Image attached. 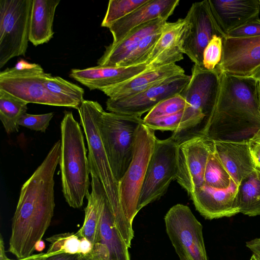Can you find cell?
<instances>
[{
  "mask_svg": "<svg viewBox=\"0 0 260 260\" xmlns=\"http://www.w3.org/2000/svg\"><path fill=\"white\" fill-rule=\"evenodd\" d=\"M149 0H110L101 26L108 28Z\"/></svg>",
  "mask_w": 260,
  "mask_h": 260,
  "instance_id": "cell-31",
  "label": "cell"
},
{
  "mask_svg": "<svg viewBox=\"0 0 260 260\" xmlns=\"http://www.w3.org/2000/svg\"><path fill=\"white\" fill-rule=\"evenodd\" d=\"M188 26L186 17L165 23L146 60V63L150 69L176 63L183 59L182 44Z\"/></svg>",
  "mask_w": 260,
  "mask_h": 260,
  "instance_id": "cell-17",
  "label": "cell"
},
{
  "mask_svg": "<svg viewBox=\"0 0 260 260\" xmlns=\"http://www.w3.org/2000/svg\"><path fill=\"white\" fill-rule=\"evenodd\" d=\"M250 260H260V256L253 253Z\"/></svg>",
  "mask_w": 260,
  "mask_h": 260,
  "instance_id": "cell-48",
  "label": "cell"
},
{
  "mask_svg": "<svg viewBox=\"0 0 260 260\" xmlns=\"http://www.w3.org/2000/svg\"><path fill=\"white\" fill-rule=\"evenodd\" d=\"M79 254L60 253L47 256L45 260H79Z\"/></svg>",
  "mask_w": 260,
  "mask_h": 260,
  "instance_id": "cell-41",
  "label": "cell"
},
{
  "mask_svg": "<svg viewBox=\"0 0 260 260\" xmlns=\"http://www.w3.org/2000/svg\"><path fill=\"white\" fill-rule=\"evenodd\" d=\"M240 213L249 216L260 215V169L256 168L238 186L236 196Z\"/></svg>",
  "mask_w": 260,
  "mask_h": 260,
  "instance_id": "cell-27",
  "label": "cell"
},
{
  "mask_svg": "<svg viewBox=\"0 0 260 260\" xmlns=\"http://www.w3.org/2000/svg\"><path fill=\"white\" fill-rule=\"evenodd\" d=\"M167 20L158 18L136 27L118 43L107 46L98 61V65L118 66L145 37L161 30Z\"/></svg>",
  "mask_w": 260,
  "mask_h": 260,
  "instance_id": "cell-24",
  "label": "cell"
},
{
  "mask_svg": "<svg viewBox=\"0 0 260 260\" xmlns=\"http://www.w3.org/2000/svg\"><path fill=\"white\" fill-rule=\"evenodd\" d=\"M250 77L256 80L260 84V67Z\"/></svg>",
  "mask_w": 260,
  "mask_h": 260,
  "instance_id": "cell-47",
  "label": "cell"
},
{
  "mask_svg": "<svg viewBox=\"0 0 260 260\" xmlns=\"http://www.w3.org/2000/svg\"><path fill=\"white\" fill-rule=\"evenodd\" d=\"M258 1H259V7H260V0H258Z\"/></svg>",
  "mask_w": 260,
  "mask_h": 260,
  "instance_id": "cell-50",
  "label": "cell"
},
{
  "mask_svg": "<svg viewBox=\"0 0 260 260\" xmlns=\"http://www.w3.org/2000/svg\"><path fill=\"white\" fill-rule=\"evenodd\" d=\"M246 246L253 253L260 256V238L246 242Z\"/></svg>",
  "mask_w": 260,
  "mask_h": 260,
  "instance_id": "cell-42",
  "label": "cell"
},
{
  "mask_svg": "<svg viewBox=\"0 0 260 260\" xmlns=\"http://www.w3.org/2000/svg\"><path fill=\"white\" fill-rule=\"evenodd\" d=\"M167 233L180 260H208L203 226L186 205L177 204L165 216Z\"/></svg>",
  "mask_w": 260,
  "mask_h": 260,
  "instance_id": "cell-11",
  "label": "cell"
},
{
  "mask_svg": "<svg viewBox=\"0 0 260 260\" xmlns=\"http://www.w3.org/2000/svg\"><path fill=\"white\" fill-rule=\"evenodd\" d=\"M53 115V112L42 114H30L26 113L21 117L19 125L31 130L45 133Z\"/></svg>",
  "mask_w": 260,
  "mask_h": 260,
  "instance_id": "cell-37",
  "label": "cell"
},
{
  "mask_svg": "<svg viewBox=\"0 0 260 260\" xmlns=\"http://www.w3.org/2000/svg\"><path fill=\"white\" fill-rule=\"evenodd\" d=\"M213 148V141L203 136L191 138L178 144L176 179L189 196L204 184L206 164Z\"/></svg>",
  "mask_w": 260,
  "mask_h": 260,
  "instance_id": "cell-12",
  "label": "cell"
},
{
  "mask_svg": "<svg viewBox=\"0 0 260 260\" xmlns=\"http://www.w3.org/2000/svg\"><path fill=\"white\" fill-rule=\"evenodd\" d=\"M188 105L185 99L179 94L160 102L148 112L143 119L148 120L176 114L183 111Z\"/></svg>",
  "mask_w": 260,
  "mask_h": 260,
  "instance_id": "cell-34",
  "label": "cell"
},
{
  "mask_svg": "<svg viewBox=\"0 0 260 260\" xmlns=\"http://www.w3.org/2000/svg\"><path fill=\"white\" fill-rule=\"evenodd\" d=\"M216 101L202 136L212 141L248 140L260 129L258 81L220 72Z\"/></svg>",
  "mask_w": 260,
  "mask_h": 260,
  "instance_id": "cell-2",
  "label": "cell"
},
{
  "mask_svg": "<svg viewBox=\"0 0 260 260\" xmlns=\"http://www.w3.org/2000/svg\"><path fill=\"white\" fill-rule=\"evenodd\" d=\"M60 0H32L29 41L35 46L48 42L53 37V24Z\"/></svg>",
  "mask_w": 260,
  "mask_h": 260,
  "instance_id": "cell-25",
  "label": "cell"
},
{
  "mask_svg": "<svg viewBox=\"0 0 260 260\" xmlns=\"http://www.w3.org/2000/svg\"></svg>",
  "mask_w": 260,
  "mask_h": 260,
  "instance_id": "cell-51",
  "label": "cell"
},
{
  "mask_svg": "<svg viewBox=\"0 0 260 260\" xmlns=\"http://www.w3.org/2000/svg\"><path fill=\"white\" fill-rule=\"evenodd\" d=\"M260 67V36L223 38L221 72L247 77Z\"/></svg>",
  "mask_w": 260,
  "mask_h": 260,
  "instance_id": "cell-15",
  "label": "cell"
},
{
  "mask_svg": "<svg viewBox=\"0 0 260 260\" xmlns=\"http://www.w3.org/2000/svg\"><path fill=\"white\" fill-rule=\"evenodd\" d=\"M79 260H98L90 253L87 255H82L79 254Z\"/></svg>",
  "mask_w": 260,
  "mask_h": 260,
  "instance_id": "cell-46",
  "label": "cell"
},
{
  "mask_svg": "<svg viewBox=\"0 0 260 260\" xmlns=\"http://www.w3.org/2000/svg\"><path fill=\"white\" fill-rule=\"evenodd\" d=\"M61 122L60 157L62 191L66 201L80 208L89 193L90 174L84 138L79 123L70 111H65Z\"/></svg>",
  "mask_w": 260,
  "mask_h": 260,
  "instance_id": "cell-4",
  "label": "cell"
},
{
  "mask_svg": "<svg viewBox=\"0 0 260 260\" xmlns=\"http://www.w3.org/2000/svg\"><path fill=\"white\" fill-rule=\"evenodd\" d=\"M178 146L171 136L164 140L157 139L140 193L138 212L159 200L166 193L171 182L176 179Z\"/></svg>",
  "mask_w": 260,
  "mask_h": 260,
  "instance_id": "cell-10",
  "label": "cell"
},
{
  "mask_svg": "<svg viewBox=\"0 0 260 260\" xmlns=\"http://www.w3.org/2000/svg\"><path fill=\"white\" fill-rule=\"evenodd\" d=\"M183 111L170 115L165 116L148 120H143V123L147 127L153 129L161 131H176L181 121Z\"/></svg>",
  "mask_w": 260,
  "mask_h": 260,
  "instance_id": "cell-36",
  "label": "cell"
},
{
  "mask_svg": "<svg viewBox=\"0 0 260 260\" xmlns=\"http://www.w3.org/2000/svg\"><path fill=\"white\" fill-rule=\"evenodd\" d=\"M47 73L37 63L21 59L15 66L0 72V89L28 103L72 108L45 86Z\"/></svg>",
  "mask_w": 260,
  "mask_h": 260,
  "instance_id": "cell-8",
  "label": "cell"
},
{
  "mask_svg": "<svg viewBox=\"0 0 260 260\" xmlns=\"http://www.w3.org/2000/svg\"><path fill=\"white\" fill-rule=\"evenodd\" d=\"M213 16L226 37L231 30L259 18L258 0H208Z\"/></svg>",
  "mask_w": 260,
  "mask_h": 260,
  "instance_id": "cell-19",
  "label": "cell"
},
{
  "mask_svg": "<svg viewBox=\"0 0 260 260\" xmlns=\"http://www.w3.org/2000/svg\"><path fill=\"white\" fill-rule=\"evenodd\" d=\"M47 255L46 253H40L38 254H32L28 257L19 258L16 260H45ZM8 260H14L9 258Z\"/></svg>",
  "mask_w": 260,
  "mask_h": 260,
  "instance_id": "cell-43",
  "label": "cell"
},
{
  "mask_svg": "<svg viewBox=\"0 0 260 260\" xmlns=\"http://www.w3.org/2000/svg\"><path fill=\"white\" fill-rule=\"evenodd\" d=\"M213 141L215 153L238 186L256 169L250 153L248 140Z\"/></svg>",
  "mask_w": 260,
  "mask_h": 260,
  "instance_id": "cell-22",
  "label": "cell"
},
{
  "mask_svg": "<svg viewBox=\"0 0 260 260\" xmlns=\"http://www.w3.org/2000/svg\"><path fill=\"white\" fill-rule=\"evenodd\" d=\"M45 248V243L42 240L38 241L35 246V250L38 252H42Z\"/></svg>",
  "mask_w": 260,
  "mask_h": 260,
  "instance_id": "cell-45",
  "label": "cell"
},
{
  "mask_svg": "<svg viewBox=\"0 0 260 260\" xmlns=\"http://www.w3.org/2000/svg\"><path fill=\"white\" fill-rule=\"evenodd\" d=\"M78 111L88 148L89 165L100 180L121 236L124 241H131L134 237L133 225L127 221L122 210L119 182L112 172L99 129V120L104 110L98 102L84 100Z\"/></svg>",
  "mask_w": 260,
  "mask_h": 260,
  "instance_id": "cell-3",
  "label": "cell"
},
{
  "mask_svg": "<svg viewBox=\"0 0 260 260\" xmlns=\"http://www.w3.org/2000/svg\"><path fill=\"white\" fill-rule=\"evenodd\" d=\"M258 36H260L259 18L250 21L230 31L226 37H248Z\"/></svg>",
  "mask_w": 260,
  "mask_h": 260,
  "instance_id": "cell-38",
  "label": "cell"
},
{
  "mask_svg": "<svg viewBox=\"0 0 260 260\" xmlns=\"http://www.w3.org/2000/svg\"><path fill=\"white\" fill-rule=\"evenodd\" d=\"M258 95L259 101V111L260 113V84H258Z\"/></svg>",
  "mask_w": 260,
  "mask_h": 260,
  "instance_id": "cell-49",
  "label": "cell"
},
{
  "mask_svg": "<svg viewBox=\"0 0 260 260\" xmlns=\"http://www.w3.org/2000/svg\"><path fill=\"white\" fill-rule=\"evenodd\" d=\"M61 141L56 142L40 165L22 185L12 218L9 251L18 258L32 254L54 214V176L60 157Z\"/></svg>",
  "mask_w": 260,
  "mask_h": 260,
  "instance_id": "cell-1",
  "label": "cell"
},
{
  "mask_svg": "<svg viewBox=\"0 0 260 260\" xmlns=\"http://www.w3.org/2000/svg\"><path fill=\"white\" fill-rule=\"evenodd\" d=\"M190 79L185 74L170 77L161 83L133 96L117 100L108 99V111L141 117L162 101L180 94Z\"/></svg>",
  "mask_w": 260,
  "mask_h": 260,
  "instance_id": "cell-13",
  "label": "cell"
},
{
  "mask_svg": "<svg viewBox=\"0 0 260 260\" xmlns=\"http://www.w3.org/2000/svg\"><path fill=\"white\" fill-rule=\"evenodd\" d=\"M90 254L98 260H131L106 198L101 208L98 239Z\"/></svg>",
  "mask_w": 260,
  "mask_h": 260,
  "instance_id": "cell-18",
  "label": "cell"
},
{
  "mask_svg": "<svg viewBox=\"0 0 260 260\" xmlns=\"http://www.w3.org/2000/svg\"><path fill=\"white\" fill-rule=\"evenodd\" d=\"M149 68L145 63L128 67L98 65L84 69H72L70 76L91 90H102L125 82Z\"/></svg>",
  "mask_w": 260,
  "mask_h": 260,
  "instance_id": "cell-20",
  "label": "cell"
},
{
  "mask_svg": "<svg viewBox=\"0 0 260 260\" xmlns=\"http://www.w3.org/2000/svg\"><path fill=\"white\" fill-rule=\"evenodd\" d=\"M179 2V0H149L108 27L113 37L111 44L118 43L140 25L158 18L168 19Z\"/></svg>",
  "mask_w": 260,
  "mask_h": 260,
  "instance_id": "cell-21",
  "label": "cell"
},
{
  "mask_svg": "<svg viewBox=\"0 0 260 260\" xmlns=\"http://www.w3.org/2000/svg\"><path fill=\"white\" fill-rule=\"evenodd\" d=\"M9 259L6 254L5 251L4 242L3 241V237L1 235L0 238V260H8Z\"/></svg>",
  "mask_w": 260,
  "mask_h": 260,
  "instance_id": "cell-44",
  "label": "cell"
},
{
  "mask_svg": "<svg viewBox=\"0 0 260 260\" xmlns=\"http://www.w3.org/2000/svg\"><path fill=\"white\" fill-rule=\"evenodd\" d=\"M232 179L216 154L214 149L210 152L204 173V184L217 189H226Z\"/></svg>",
  "mask_w": 260,
  "mask_h": 260,
  "instance_id": "cell-30",
  "label": "cell"
},
{
  "mask_svg": "<svg viewBox=\"0 0 260 260\" xmlns=\"http://www.w3.org/2000/svg\"><path fill=\"white\" fill-rule=\"evenodd\" d=\"M188 26L182 50L194 64L202 67L203 51L214 35L222 37L211 13L208 0L192 4L186 16Z\"/></svg>",
  "mask_w": 260,
  "mask_h": 260,
  "instance_id": "cell-14",
  "label": "cell"
},
{
  "mask_svg": "<svg viewBox=\"0 0 260 260\" xmlns=\"http://www.w3.org/2000/svg\"><path fill=\"white\" fill-rule=\"evenodd\" d=\"M89 167L91 191L86 197L87 204L83 225L76 233L80 238H87L94 245L98 239L101 208L106 197L96 173L92 167Z\"/></svg>",
  "mask_w": 260,
  "mask_h": 260,
  "instance_id": "cell-26",
  "label": "cell"
},
{
  "mask_svg": "<svg viewBox=\"0 0 260 260\" xmlns=\"http://www.w3.org/2000/svg\"><path fill=\"white\" fill-rule=\"evenodd\" d=\"M237 188L232 180L226 189H217L204 184L189 196L196 210L205 219L231 217L240 213L236 199Z\"/></svg>",
  "mask_w": 260,
  "mask_h": 260,
  "instance_id": "cell-16",
  "label": "cell"
},
{
  "mask_svg": "<svg viewBox=\"0 0 260 260\" xmlns=\"http://www.w3.org/2000/svg\"><path fill=\"white\" fill-rule=\"evenodd\" d=\"M44 84L51 93L69 103L73 108L78 110L84 100L82 88L60 77L47 73Z\"/></svg>",
  "mask_w": 260,
  "mask_h": 260,
  "instance_id": "cell-29",
  "label": "cell"
},
{
  "mask_svg": "<svg viewBox=\"0 0 260 260\" xmlns=\"http://www.w3.org/2000/svg\"><path fill=\"white\" fill-rule=\"evenodd\" d=\"M154 131L144 123L139 126L133 159L119 182L121 206L126 219L132 225L138 213L140 193L157 140Z\"/></svg>",
  "mask_w": 260,
  "mask_h": 260,
  "instance_id": "cell-7",
  "label": "cell"
},
{
  "mask_svg": "<svg viewBox=\"0 0 260 260\" xmlns=\"http://www.w3.org/2000/svg\"><path fill=\"white\" fill-rule=\"evenodd\" d=\"M140 117L103 111L98 126L111 168L118 182L133 157Z\"/></svg>",
  "mask_w": 260,
  "mask_h": 260,
  "instance_id": "cell-6",
  "label": "cell"
},
{
  "mask_svg": "<svg viewBox=\"0 0 260 260\" xmlns=\"http://www.w3.org/2000/svg\"><path fill=\"white\" fill-rule=\"evenodd\" d=\"M32 4V0H0V69L25 55Z\"/></svg>",
  "mask_w": 260,
  "mask_h": 260,
  "instance_id": "cell-9",
  "label": "cell"
},
{
  "mask_svg": "<svg viewBox=\"0 0 260 260\" xmlns=\"http://www.w3.org/2000/svg\"><path fill=\"white\" fill-rule=\"evenodd\" d=\"M162 29L145 37L118 66L128 67L146 63L148 55L160 36Z\"/></svg>",
  "mask_w": 260,
  "mask_h": 260,
  "instance_id": "cell-33",
  "label": "cell"
},
{
  "mask_svg": "<svg viewBox=\"0 0 260 260\" xmlns=\"http://www.w3.org/2000/svg\"><path fill=\"white\" fill-rule=\"evenodd\" d=\"M184 74V69L176 63L155 69L149 68L125 82L104 88L101 91L109 99H124L148 89L170 77Z\"/></svg>",
  "mask_w": 260,
  "mask_h": 260,
  "instance_id": "cell-23",
  "label": "cell"
},
{
  "mask_svg": "<svg viewBox=\"0 0 260 260\" xmlns=\"http://www.w3.org/2000/svg\"><path fill=\"white\" fill-rule=\"evenodd\" d=\"M27 103L0 89V119L8 135L19 131V121L26 113Z\"/></svg>",
  "mask_w": 260,
  "mask_h": 260,
  "instance_id": "cell-28",
  "label": "cell"
},
{
  "mask_svg": "<svg viewBox=\"0 0 260 260\" xmlns=\"http://www.w3.org/2000/svg\"><path fill=\"white\" fill-rule=\"evenodd\" d=\"M93 245L92 243L85 237L80 238V253L82 255H87L91 253Z\"/></svg>",
  "mask_w": 260,
  "mask_h": 260,
  "instance_id": "cell-40",
  "label": "cell"
},
{
  "mask_svg": "<svg viewBox=\"0 0 260 260\" xmlns=\"http://www.w3.org/2000/svg\"><path fill=\"white\" fill-rule=\"evenodd\" d=\"M222 51L223 38L213 36L203 51L202 67L210 71L216 70L221 60Z\"/></svg>",
  "mask_w": 260,
  "mask_h": 260,
  "instance_id": "cell-35",
  "label": "cell"
},
{
  "mask_svg": "<svg viewBox=\"0 0 260 260\" xmlns=\"http://www.w3.org/2000/svg\"><path fill=\"white\" fill-rule=\"evenodd\" d=\"M220 72L205 69L194 64L190 79L180 95L188 103L178 129L171 137L179 144L191 138L202 136L218 95Z\"/></svg>",
  "mask_w": 260,
  "mask_h": 260,
  "instance_id": "cell-5",
  "label": "cell"
},
{
  "mask_svg": "<svg viewBox=\"0 0 260 260\" xmlns=\"http://www.w3.org/2000/svg\"><path fill=\"white\" fill-rule=\"evenodd\" d=\"M250 153L256 168L260 169V129L248 140Z\"/></svg>",
  "mask_w": 260,
  "mask_h": 260,
  "instance_id": "cell-39",
  "label": "cell"
},
{
  "mask_svg": "<svg viewBox=\"0 0 260 260\" xmlns=\"http://www.w3.org/2000/svg\"><path fill=\"white\" fill-rule=\"evenodd\" d=\"M49 242L47 256L60 254H79L80 238L77 234L66 233L53 235L46 239Z\"/></svg>",
  "mask_w": 260,
  "mask_h": 260,
  "instance_id": "cell-32",
  "label": "cell"
}]
</instances>
